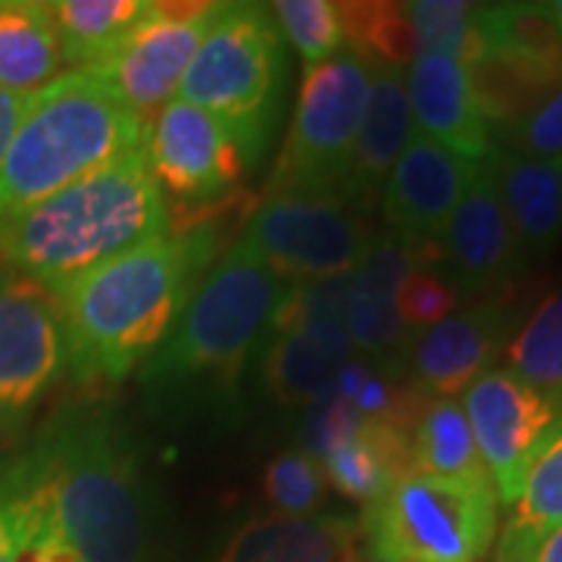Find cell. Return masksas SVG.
<instances>
[{
	"label": "cell",
	"mask_w": 562,
	"mask_h": 562,
	"mask_svg": "<svg viewBox=\"0 0 562 562\" xmlns=\"http://www.w3.org/2000/svg\"><path fill=\"white\" fill-rule=\"evenodd\" d=\"M338 16L350 50H357L362 60L394 69L416 60L419 47L403 3H338Z\"/></svg>",
	"instance_id": "27"
},
{
	"label": "cell",
	"mask_w": 562,
	"mask_h": 562,
	"mask_svg": "<svg viewBox=\"0 0 562 562\" xmlns=\"http://www.w3.org/2000/svg\"><path fill=\"white\" fill-rule=\"evenodd\" d=\"M220 250L213 222H188L69 281L60 303L66 357L79 382H122L172 331Z\"/></svg>",
	"instance_id": "1"
},
{
	"label": "cell",
	"mask_w": 562,
	"mask_h": 562,
	"mask_svg": "<svg viewBox=\"0 0 562 562\" xmlns=\"http://www.w3.org/2000/svg\"><path fill=\"white\" fill-rule=\"evenodd\" d=\"M406 101L419 135L438 140L469 162H482L491 154L494 138L475 101L472 76L462 63L419 54L409 63Z\"/></svg>",
	"instance_id": "17"
},
{
	"label": "cell",
	"mask_w": 562,
	"mask_h": 562,
	"mask_svg": "<svg viewBox=\"0 0 562 562\" xmlns=\"http://www.w3.org/2000/svg\"><path fill=\"white\" fill-rule=\"evenodd\" d=\"M20 465L47 491L81 562H150V494L110 413H63Z\"/></svg>",
	"instance_id": "4"
},
{
	"label": "cell",
	"mask_w": 562,
	"mask_h": 562,
	"mask_svg": "<svg viewBox=\"0 0 562 562\" xmlns=\"http://www.w3.org/2000/svg\"><path fill=\"white\" fill-rule=\"evenodd\" d=\"M220 10L222 3H154L120 47L94 66V72L128 106V113L150 128L179 91Z\"/></svg>",
	"instance_id": "10"
},
{
	"label": "cell",
	"mask_w": 562,
	"mask_h": 562,
	"mask_svg": "<svg viewBox=\"0 0 562 562\" xmlns=\"http://www.w3.org/2000/svg\"><path fill=\"white\" fill-rule=\"evenodd\" d=\"M360 409L353 403L331 397V401L319 403L313 409H306V416L301 422V453L313 457V460H325L335 447H341L350 438H357L362 428Z\"/></svg>",
	"instance_id": "35"
},
{
	"label": "cell",
	"mask_w": 562,
	"mask_h": 562,
	"mask_svg": "<svg viewBox=\"0 0 562 562\" xmlns=\"http://www.w3.org/2000/svg\"><path fill=\"white\" fill-rule=\"evenodd\" d=\"M409 465L419 475L443 479H484L482 457L469 419L457 401L428 397L409 425Z\"/></svg>",
	"instance_id": "24"
},
{
	"label": "cell",
	"mask_w": 562,
	"mask_h": 562,
	"mask_svg": "<svg viewBox=\"0 0 562 562\" xmlns=\"http://www.w3.org/2000/svg\"><path fill=\"white\" fill-rule=\"evenodd\" d=\"M29 103H32V98L13 94V91H3V88H0V166H3V157H7V150H10V140L16 135L22 116H25V110H29Z\"/></svg>",
	"instance_id": "37"
},
{
	"label": "cell",
	"mask_w": 562,
	"mask_h": 562,
	"mask_svg": "<svg viewBox=\"0 0 562 562\" xmlns=\"http://www.w3.org/2000/svg\"><path fill=\"white\" fill-rule=\"evenodd\" d=\"M491 479L403 475L366 506L360 531L372 562H479L497 535Z\"/></svg>",
	"instance_id": "7"
},
{
	"label": "cell",
	"mask_w": 562,
	"mask_h": 562,
	"mask_svg": "<svg viewBox=\"0 0 562 562\" xmlns=\"http://www.w3.org/2000/svg\"><path fill=\"white\" fill-rule=\"evenodd\" d=\"M338 362L319 353L301 335H284L269 344L262 357V382L288 406H319L338 397Z\"/></svg>",
	"instance_id": "25"
},
{
	"label": "cell",
	"mask_w": 562,
	"mask_h": 562,
	"mask_svg": "<svg viewBox=\"0 0 562 562\" xmlns=\"http://www.w3.org/2000/svg\"><path fill=\"white\" fill-rule=\"evenodd\" d=\"M350 297V272L325 276V279H297L284 284L276 313L269 322V335L284 338L322 319H341Z\"/></svg>",
	"instance_id": "30"
},
{
	"label": "cell",
	"mask_w": 562,
	"mask_h": 562,
	"mask_svg": "<svg viewBox=\"0 0 562 562\" xmlns=\"http://www.w3.org/2000/svg\"><path fill=\"white\" fill-rule=\"evenodd\" d=\"M301 338L313 344L319 353H325L331 362L344 366L347 360H353V341H350V331L341 319H322L306 325L297 331Z\"/></svg>",
	"instance_id": "36"
},
{
	"label": "cell",
	"mask_w": 562,
	"mask_h": 562,
	"mask_svg": "<svg viewBox=\"0 0 562 562\" xmlns=\"http://www.w3.org/2000/svg\"><path fill=\"white\" fill-rule=\"evenodd\" d=\"M525 562H562V525L560 528H553V531L528 553V560Z\"/></svg>",
	"instance_id": "39"
},
{
	"label": "cell",
	"mask_w": 562,
	"mask_h": 562,
	"mask_svg": "<svg viewBox=\"0 0 562 562\" xmlns=\"http://www.w3.org/2000/svg\"><path fill=\"white\" fill-rule=\"evenodd\" d=\"M241 244L279 279L297 281L350 272L369 247V235L341 194L269 191L247 220Z\"/></svg>",
	"instance_id": "9"
},
{
	"label": "cell",
	"mask_w": 562,
	"mask_h": 562,
	"mask_svg": "<svg viewBox=\"0 0 562 562\" xmlns=\"http://www.w3.org/2000/svg\"><path fill=\"white\" fill-rule=\"evenodd\" d=\"M319 465L338 494L369 506L397 479L413 475L409 435L394 422L366 419L360 435L335 447Z\"/></svg>",
	"instance_id": "21"
},
{
	"label": "cell",
	"mask_w": 562,
	"mask_h": 562,
	"mask_svg": "<svg viewBox=\"0 0 562 562\" xmlns=\"http://www.w3.org/2000/svg\"><path fill=\"white\" fill-rule=\"evenodd\" d=\"M284 79V47L269 7L222 3L181 79L179 101L222 120L257 160L269 140Z\"/></svg>",
	"instance_id": "6"
},
{
	"label": "cell",
	"mask_w": 562,
	"mask_h": 562,
	"mask_svg": "<svg viewBox=\"0 0 562 562\" xmlns=\"http://www.w3.org/2000/svg\"><path fill=\"white\" fill-rule=\"evenodd\" d=\"M338 562H369L366 557H362L357 547H350V550H344V557Z\"/></svg>",
	"instance_id": "41"
},
{
	"label": "cell",
	"mask_w": 562,
	"mask_h": 562,
	"mask_svg": "<svg viewBox=\"0 0 562 562\" xmlns=\"http://www.w3.org/2000/svg\"><path fill=\"white\" fill-rule=\"evenodd\" d=\"M403 7L419 54H438L462 63L465 69H472L484 57V3L416 0Z\"/></svg>",
	"instance_id": "26"
},
{
	"label": "cell",
	"mask_w": 562,
	"mask_h": 562,
	"mask_svg": "<svg viewBox=\"0 0 562 562\" xmlns=\"http://www.w3.org/2000/svg\"><path fill=\"white\" fill-rule=\"evenodd\" d=\"M166 228L169 206L140 147L0 220V260L57 294Z\"/></svg>",
	"instance_id": "3"
},
{
	"label": "cell",
	"mask_w": 562,
	"mask_h": 562,
	"mask_svg": "<svg viewBox=\"0 0 562 562\" xmlns=\"http://www.w3.org/2000/svg\"><path fill=\"white\" fill-rule=\"evenodd\" d=\"M147 144L128 106L94 69H69L32 98L0 166V220L57 194Z\"/></svg>",
	"instance_id": "5"
},
{
	"label": "cell",
	"mask_w": 562,
	"mask_h": 562,
	"mask_svg": "<svg viewBox=\"0 0 562 562\" xmlns=\"http://www.w3.org/2000/svg\"><path fill=\"white\" fill-rule=\"evenodd\" d=\"M372 69L350 47L306 69L269 191L338 194L372 91Z\"/></svg>",
	"instance_id": "8"
},
{
	"label": "cell",
	"mask_w": 562,
	"mask_h": 562,
	"mask_svg": "<svg viewBox=\"0 0 562 562\" xmlns=\"http://www.w3.org/2000/svg\"><path fill=\"white\" fill-rule=\"evenodd\" d=\"M66 366L57 297L20 272H0V435L32 416Z\"/></svg>",
	"instance_id": "11"
},
{
	"label": "cell",
	"mask_w": 562,
	"mask_h": 562,
	"mask_svg": "<svg viewBox=\"0 0 562 562\" xmlns=\"http://www.w3.org/2000/svg\"><path fill=\"white\" fill-rule=\"evenodd\" d=\"M547 13H550V20H553V25H557V32H560V38H562V0L547 3Z\"/></svg>",
	"instance_id": "40"
},
{
	"label": "cell",
	"mask_w": 562,
	"mask_h": 562,
	"mask_svg": "<svg viewBox=\"0 0 562 562\" xmlns=\"http://www.w3.org/2000/svg\"><path fill=\"white\" fill-rule=\"evenodd\" d=\"M513 325L516 313L503 301L450 313L425 328L413 344V384L428 397L453 401V394L469 391L484 372H491V362L501 357Z\"/></svg>",
	"instance_id": "16"
},
{
	"label": "cell",
	"mask_w": 562,
	"mask_h": 562,
	"mask_svg": "<svg viewBox=\"0 0 562 562\" xmlns=\"http://www.w3.org/2000/svg\"><path fill=\"white\" fill-rule=\"evenodd\" d=\"M20 550V522H16V506L0 479V562H16Z\"/></svg>",
	"instance_id": "38"
},
{
	"label": "cell",
	"mask_w": 562,
	"mask_h": 562,
	"mask_svg": "<svg viewBox=\"0 0 562 562\" xmlns=\"http://www.w3.org/2000/svg\"><path fill=\"white\" fill-rule=\"evenodd\" d=\"M262 491L266 501L279 509V516L288 519L316 516V509L325 501V472L319 460L306 457L301 450H291L269 462L262 475Z\"/></svg>",
	"instance_id": "32"
},
{
	"label": "cell",
	"mask_w": 562,
	"mask_h": 562,
	"mask_svg": "<svg viewBox=\"0 0 562 562\" xmlns=\"http://www.w3.org/2000/svg\"><path fill=\"white\" fill-rule=\"evenodd\" d=\"M154 0H57L47 3L57 35H60L63 60L72 69L101 66L122 38L150 13Z\"/></svg>",
	"instance_id": "23"
},
{
	"label": "cell",
	"mask_w": 562,
	"mask_h": 562,
	"mask_svg": "<svg viewBox=\"0 0 562 562\" xmlns=\"http://www.w3.org/2000/svg\"><path fill=\"white\" fill-rule=\"evenodd\" d=\"M284 284L241 241L206 269L166 341L140 366L154 416L228 409Z\"/></svg>",
	"instance_id": "2"
},
{
	"label": "cell",
	"mask_w": 562,
	"mask_h": 562,
	"mask_svg": "<svg viewBox=\"0 0 562 562\" xmlns=\"http://www.w3.org/2000/svg\"><path fill=\"white\" fill-rule=\"evenodd\" d=\"M416 135V122L406 101L403 69L375 66L372 69V91L362 113L360 132L353 140L350 160L341 176V194L347 203H366L375 198L394 162L401 160L406 144Z\"/></svg>",
	"instance_id": "18"
},
{
	"label": "cell",
	"mask_w": 562,
	"mask_h": 562,
	"mask_svg": "<svg viewBox=\"0 0 562 562\" xmlns=\"http://www.w3.org/2000/svg\"><path fill=\"white\" fill-rule=\"evenodd\" d=\"M272 20L284 32V38L297 47L306 66H319L344 50L341 16L338 3L328 0H281L269 7Z\"/></svg>",
	"instance_id": "31"
},
{
	"label": "cell",
	"mask_w": 562,
	"mask_h": 562,
	"mask_svg": "<svg viewBox=\"0 0 562 562\" xmlns=\"http://www.w3.org/2000/svg\"><path fill=\"white\" fill-rule=\"evenodd\" d=\"M462 413L497 501L513 506L541 443L560 422L562 401L531 387L509 369H491L465 391Z\"/></svg>",
	"instance_id": "12"
},
{
	"label": "cell",
	"mask_w": 562,
	"mask_h": 562,
	"mask_svg": "<svg viewBox=\"0 0 562 562\" xmlns=\"http://www.w3.org/2000/svg\"><path fill=\"white\" fill-rule=\"evenodd\" d=\"M457 303H460V291L438 272H431L428 266L413 269L397 291V313L413 331L416 328L425 331L447 319L457 310Z\"/></svg>",
	"instance_id": "33"
},
{
	"label": "cell",
	"mask_w": 562,
	"mask_h": 562,
	"mask_svg": "<svg viewBox=\"0 0 562 562\" xmlns=\"http://www.w3.org/2000/svg\"><path fill=\"white\" fill-rule=\"evenodd\" d=\"M144 150L157 188L188 206H210L225 198L254 162L225 122L179 98L157 113Z\"/></svg>",
	"instance_id": "13"
},
{
	"label": "cell",
	"mask_w": 562,
	"mask_h": 562,
	"mask_svg": "<svg viewBox=\"0 0 562 562\" xmlns=\"http://www.w3.org/2000/svg\"><path fill=\"white\" fill-rule=\"evenodd\" d=\"M562 525V416L541 443L535 465L525 479L519 501L513 503V516L506 522L497 560L525 562L538 543Z\"/></svg>",
	"instance_id": "22"
},
{
	"label": "cell",
	"mask_w": 562,
	"mask_h": 562,
	"mask_svg": "<svg viewBox=\"0 0 562 562\" xmlns=\"http://www.w3.org/2000/svg\"><path fill=\"white\" fill-rule=\"evenodd\" d=\"M506 220L528 254H550L562 238V157L528 160L503 147H491Z\"/></svg>",
	"instance_id": "19"
},
{
	"label": "cell",
	"mask_w": 562,
	"mask_h": 562,
	"mask_svg": "<svg viewBox=\"0 0 562 562\" xmlns=\"http://www.w3.org/2000/svg\"><path fill=\"white\" fill-rule=\"evenodd\" d=\"M60 76L66 60L47 3L0 0V88L35 98Z\"/></svg>",
	"instance_id": "20"
},
{
	"label": "cell",
	"mask_w": 562,
	"mask_h": 562,
	"mask_svg": "<svg viewBox=\"0 0 562 562\" xmlns=\"http://www.w3.org/2000/svg\"><path fill=\"white\" fill-rule=\"evenodd\" d=\"M509 372L562 401V291L550 294L506 347Z\"/></svg>",
	"instance_id": "28"
},
{
	"label": "cell",
	"mask_w": 562,
	"mask_h": 562,
	"mask_svg": "<svg viewBox=\"0 0 562 562\" xmlns=\"http://www.w3.org/2000/svg\"><path fill=\"white\" fill-rule=\"evenodd\" d=\"M503 150L528 160H557L562 157V81L560 88L541 101L519 125L501 135Z\"/></svg>",
	"instance_id": "34"
},
{
	"label": "cell",
	"mask_w": 562,
	"mask_h": 562,
	"mask_svg": "<svg viewBox=\"0 0 562 562\" xmlns=\"http://www.w3.org/2000/svg\"><path fill=\"white\" fill-rule=\"evenodd\" d=\"M438 244L447 260L450 284L462 288L465 294L494 291L516 272L522 260V247L506 220L491 154L475 162L472 181Z\"/></svg>",
	"instance_id": "14"
},
{
	"label": "cell",
	"mask_w": 562,
	"mask_h": 562,
	"mask_svg": "<svg viewBox=\"0 0 562 562\" xmlns=\"http://www.w3.org/2000/svg\"><path fill=\"white\" fill-rule=\"evenodd\" d=\"M360 522L350 516H303L288 519L279 541L260 562H338L357 541Z\"/></svg>",
	"instance_id": "29"
},
{
	"label": "cell",
	"mask_w": 562,
	"mask_h": 562,
	"mask_svg": "<svg viewBox=\"0 0 562 562\" xmlns=\"http://www.w3.org/2000/svg\"><path fill=\"white\" fill-rule=\"evenodd\" d=\"M472 172L475 162L462 160L438 140L416 132L384 181V220L409 241L438 244Z\"/></svg>",
	"instance_id": "15"
}]
</instances>
